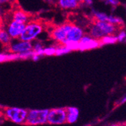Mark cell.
I'll return each instance as SVG.
<instances>
[{"label": "cell", "mask_w": 126, "mask_h": 126, "mask_svg": "<svg viewBox=\"0 0 126 126\" xmlns=\"http://www.w3.org/2000/svg\"><path fill=\"white\" fill-rule=\"evenodd\" d=\"M121 30L123 29L111 23L92 19L89 26L88 34L97 39H100L108 35H116Z\"/></svg>", "instance_id": "cell-1"}, {"label": "cell", "mask_w": 126, "mask_h": 126, "mask_svg": "<svg viewBox=\"0 0 126 126\" xmlns=\"http://www.w3.org/2000/svg\"><path fill=\"white\" fill-rule=\"evenodd\" d=\"M45 24L40 20H32L26 24V27L19 39L22 41L32 42L44 30Z\"/></svg>", "instance_id": "cell-2"}, {"label": "cell", "mask_w": 126, "mask_h": 126, "mask_svg": "<svg viewBox=\"0 0 126 126\" xmlns=\"http://www.w3.org/2000/svg\"><path fill=\"white\" fill-rule=\"evenodd\" d=\"M28 115V111L25 109L5 107L2 109V116L7 120L16 124H24Z\"/></svg>", "instance_id": "cell-3"}, {"label": "cell", "mask_w": 126, "mask_h": 126, "mask_svg": "<svg viewBox=\"0 0 126 126\" xmlns=\"http://www.w3.org/2000/svg\"><path fill=\"white\" fill-rule=\"evenodd\" d=\"M72 25V22H64L63 24H61L60 25H57L52 27L51 30L49 32V36L51 39L54 41L56 44H64L68 32L70 29V27Z\"/></svg>", "instance_id": "cell-4"}, {"label": "cell", "mask_w": 126, "mask_h": 126, "mask_svg": "<svg viewBox=\"0 0 126 126\" xmlns=\"http://www.w3.org/2000/svg\"><path fill=\"white\" fill-rule=\"evenodd\" d=\"M49 110H30L25 122L27 125H39L48 123V116Z\"/></svg>", "instance_id": "cell-5"}, {"label": "cell", "mask_w": 126, "mask_h": 126, "mask_svg": "<svg viewBox=\"0 0 126 126\" xmlns=\"http://www.w3.org/2000/svg\"><path fill=\"white\" fill-rule=\"evenodd\" d=\"M67 112L66 108H56L49 110L48 123L51 125H61L66 122Z\"/></svg>", "instance_id": "cell-6"}, {"label": "cell", "mask_w": 126, "mask_h": 126, "mask_svg": "<svg viewBox=\"0 0 126 126\" xmlns=\"http://www.w3.org/2000/svg\"><path fill=\"white\" fill-rule=\"evenodd\" d=\"M100 47V40L92 37L89 34H85L84 36L79 42V51H81L92 50Z\"/></svg>", "instance_id": "cell-7"}, {"label": "cell", "mask_w": 126, "mask_h": 126, "mask_svg": "<svg viewBox=\"0 0 126 126\" xmlns=\"http://www.w3.org/2000/svg\"><path fill=\"white\" fill-rule=\"evenodd\" d=\"M27 24L24 23H21L15 20H11L8 23V24L5 26L4 27L7 30L10 36L12 39H19L20 35L22 34L23 31H24Z\"/></svg>", "instance_id": "cell-8"}, {"label": "cell", "mask_w": 126, "mask_h": 126, "mask_svg": "<svg viewBox=\"0 0 126 126\" xmlns=\"http://www.w3.org/2000/svg\"><path fill=\"white\" fill-rule=\"evenodd\" d=\"M33 45L31 43V42H27V41H22L19 39V42L11 44L8 47H7L5 51L11 52V53H22L24 51L32 50Z\"/></svg>", "instance_id": "cell-9"}, {"label": "cell", "mask_w": 126, "mask_h": 126, "mask_svg": "<svg viewBox=\"0 0 126 126\" xmlns=\"http://www.w3.org/2000/svg\"><path fill=\"white\" fill-rule=\"evenodd\" d=\"M11 17L13 20L24 23V24H27L28 22H30V18H31V14L29 12H27L26 11L23 10L20 8H16L13 10L12 15H11Z\"/></svg>", "instance_id": "cell-10"}, {"label": "cell", "mask_w": 126, "mask_h": 126, "mask_svg": "<svg viewBox=\"0 0 126 126\" xmlns=\"http://www.w3.org/2000/svg\"><path fill=\"white\" fill-rule=\"evenodd\" d=\"M58 5L63 10H73L82 5L79 0H58Z\"/></svg>", "instance_id": "cell-11"}, {"label": "cell", "mask_w": 126, "mask_h": 126, "mask_svg": "<svg viewBox=\"0 0 126 126\" xmlns=\"http://www.w3.org/2000/svg\"><path fill=\"white\" fill-rule=\"evenodd\" d=\"M0 41H1L2 45L4 47V48L8 47L12 42V38L10 36L7 30L3 27H2L1 31H0Z\"/></svg>", "instance_id": "cell-12"}, {"label": "cell", "mask_w": 126, "mask_h": 126, "mask_svg": "<svg viewBox=\"0 0 126 126\" xmlns=\"http://www.w3.org/2000/svg\"><path fill=\"white\" fill-rule=\"evenodd\" d=\"M66 109V112H67V119H66V122L68 123H74L76 122L79 117V110L76 107H67Z\"/></svg>", "instance_id": "cell-13"}, {"label": "cell", "mask_w": 126, "mask_h": 126, "mask_svg": "<svg viewBox=\"0 0 126 126\" xmlns=\"http://www.w3.org/2000/svg\"><path fill=\"white\" fill-rule=\"evenodd\" d=\"M15 61H19L17 53L5 51V52H2L1 54H0V61H1V63Z\"/></svg>", "instance_id": "cell-14"}, {"label": "cell", "mask_w": 126, "mask_h": 126, "mask_svg": "<svg viewBox=\"0 0 126 126\" xmlns=\"http://www.w3.org/2000/svg\"><path fill=\"white\" fill-rule=\"evenodd\" d=\"M100 40V47L104 46L107 45H113L118 42V38L117 35H108L104 37L101 38Z\"/></svg>", "instance_id": "cell-15"}, {"label": "cell", "mask_w": 126, "mask_h": 126, "mask_svg": "<svg viewBox=\"0 0 126 126\" xmlns=\"http://www.w3.org/2000/svg\"><path fill=\"white\" fill-rule=\"evenodd\" d=\"M55 45L57 47L56 56H61L72 51V50L66 45H63V44H55Z\"/></svg>", "instance_id": "cell-16"}, {"label": "cell", "mask_w": 126, "mask_h": 126, "mask_svg": "<svg viewBox=\"0 0 126 126\" xmlns=\"http://www.w3.org/2000/svg\"><path fill=\"white\" fill-rule=\"evenodd\" d=\"M44 49L45 47L43 46V45L41 42H36L35 45H33L32 50L34 51L36 54L40 55L41 57L44 55Z\"/></svg>", "instance_id": "cell-17"}, {"label": "cell", "mask_w": 126, "mask_h": 126, "mask_svg": "<svg viewBox=\"0 0 126 126\" xmlns=\"http://www.w3.org/2000/svg\"><path fill=\"white\" fill-rule=\"evenodd\" d=\"M56 51H57L56 45H51V46L46 47V48H45V49H44V55L45 56H53V55H56Z\"/></svg>", "instance_id": "cell-18"}, {"label": "cell", "mask_w": 126, "mask_h": 126, "mask_svg": "<svg viewBox=\"0 0 126 126\" xmlns=\"http://www.w3.org/2000/svg\"><path fill=\"white\" fill-rule=\"evenodd\" d=\"M102 2L105 3L106 5H111L112 7L116 8L120 5V1L119 0H100Z\"/></svg>", "instance_id": "cell-19"}, {"label": "cell", "mask_w": 126, "mask_h": 126, "mask_svg": "<svg viewBox=\"0 0 126 126\" xmlns=\"http://www.w3.org/2000/svg\"><path fill=\"white\" fill-rule=\"evenodd\" d=\"M116 35L118 38V42H125V40L126 39V31L125 30V29L121 30Z\"/></svg>", "instance_id": "cell-20"}, {"label": "cell", "mask_w": 126, "mask_h": 126, "mask_svg": "<svg viewBox=\"0 0 126 126\" xmlns=\"http://www.w3.org/2000/svg\"><path fill=\"white\" fill-rule=\"evenodd\" d=\"M82 5H85L88 6H91L93 3V0H79Z\"/></svg>", "instance_id": "cell-21"}, {"label": "cell", "mask_w": 126, "mask_h": 126, "mask_svg": "<svg viewBox=\"0 0 126 126\" xmlns=\"http://www.w3.org/2000/svg\"><path fill=\"white\" fill-rule=\"evenodd\" d=\"M41 58V56L40 55H38V54H34L33 56H32V60L33 61H38L39 59Z\"/></svg>", "instance_id": "cell-22"}, {"label": "cell", "mask_w": 126, "mask_h": 126, "mask_svg": "<svg viewBox=\"0 0 126 126\" xmlns=\"http://www.w3.org/2000/svg\"><path fill=\"white\" fill-rule=\"evenodd\" d=\"M108 126H126V123H113Z\"/></svg>", "instance_id": "cell-23"}, {"label": "cell", "mask_w": 126, "mask_h": 126, "mask_svg": "<svg viewBox=\"0 0 126 126\" xmlns=\"http://www.w3.org/2000/svg\"><path fill=\"white\" fill-rule=\"evenodd\" d=\"M11 0H0V2L1 4H5V3H7V2H10Z\"/></svg>", "instance_id": "cell-24"}, {"label": "cell", "mask_w": 126, "mask_h": 126, "mask_svg": "<svg viewBox=\"0 0 126 126\" xmlns=\"http://www.w3.org/2000/svg\"><path fill=\"white\" fill-rule=\"evenodd\" d=\"M126 102V96L123 97V99L120 101V104H125V103Z\"/></svg>", "instance_id": "cell-25"}, {"label": "cell", "mask_w": 126, "mask_h": 126, "mask_svg": "<svg viewBox=\"0 0 126 126\" xmlns=\"http://www.w3.org/2000/svg\"><path fill=\"white\" fill-rule=\"evenodd\" d=\"M125 12H126V4L125 5Z\"/></svg>", "instance_id": "cell-26"}, {"label": "cell", "mask_w": 126, "mask_h": 126, "mask_svg": "<svg viewBox=\"0 0 126 126\" xmlns=\"http://www.w3.org/2000/svg\"><path fill=\"white\" fill-rule=\"evenodd\" d=\"M125 30L126 31V25H125Z\"/></svg>", "instance_id": "cell-27"}, {"label": "cell", "mask_w": 126, "mask_h": 126, "mask_svg": "<svg viewBox=\"0 0 126 126\" xmlns=\"http://www.w3.org/2000/svg\"><path fill=\"white\" fill-rule=\"evenodd\" d=\"M125 43H126V39H125Z\"/></svg>", "instance_id": "cell-28"}]
</instances>
